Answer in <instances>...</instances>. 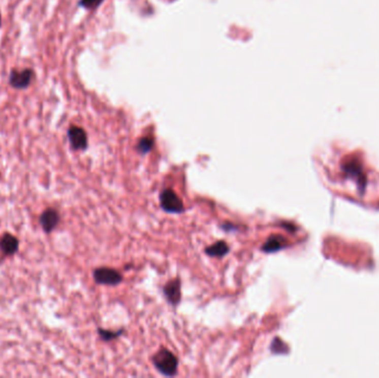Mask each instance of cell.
<instances>
[{
	"instance_id": "obj_15",
	"label": "cell",
	"mask_w": 379,
	"mask_h": 378,
	"mask_svg": "<svg viewBox=\"0 0 379 378\" xmlns=\"http://www.w3.org/2000/svg\"><path fill=\"white\" fill-rule=\"evenodd\" d=\"M0 27H2V15H0Z\"/></svg>"
},
{
	"instance_id": "obj_14",
	"label": "cell",
	"mask_w": 379,
	"mask_h": 378,
	"mask_svg": "<svg viewBox=\"0 0 379 378\" xmlns=\"http://www.w3.org/2000/svg\"><path fill=\"white\" fill-rule=\"evenodd\" d=\"M221 227H222V229H223L224 231H234V230L237 229L234 224H231V223H225V224H222Z\"/></svg>"
},
{
	"instance_id": "obj_13",
	"label": "cell",
	"mask_w": 379,
	"mask_h": 378,
	"mask_svg": "<svg viewBox=\"0 0 379 378\" xmlns=\"http://www.w3.org/2000/svg\"><path fill=\"white\" fill-rule=\"evenodd\" d=\"M103 2H105V0H80V2H79V6L87 10H94L96 8L99 7Z\"/></svg>"
},
{
	"instance_id": "obj_6",
	"label": "cell",
	"mask_w": 379,
	"mask_h": 378,
	"mask_svg": "<svg viewBox=\"0 0 379 378\" xmlns=\"http://www.w3.org/2000/svg\"><path fill=\"white\" fill-rule=\"evenodd\" d=\"M39 222L42 230H44L46 233H50V232H52L58 227V224L60 222V215L54 209H47L46 211L41 213Z\"/></svg>"
},
{
	"instance_id": "obj_12",
	"label": "cell",
	"mask_w": 379,
	"mask_h": 378,
	"mask_svg": "<svg viewBox=\"0 0 379 378\" xmlns=\"http://www.w3.org/2000/svg\"><path fill=\"white\" fill-rule=\"evenodd\" d=\"M98 333H99L100 337L103 340L110 341L121 336V334L123 333V329H120V331H117V332H112V331H107V329H103V328H98Z\"/></svg>"
},
{
	"instance_id": "obj_7",
	"label": "cell",
	"mask_w": 379,
	"mask_h": 378,
	"mask_svg": "<svg viewBox=\"0 0 379 378\" xmlns=\"http://www.w3.org/2000/svg\"><path fill=\"white\" fill-rule=\"evenodd\" d=\"M163 293L166 295L168 302L176 306L180 303L181 300V283L179 279H173L170 280L169 283L166 284L163 289Z\"/></svg>"
},
{
	"instance_id": "obj_10",
	"label": "cell",
	"mask_w": 379,
	"mask_h": 378,
	"mask_svg": "<svg viewBox=\"0 0 379 378\" xmlns=\"http://www.w3.org/2000/svg\"><path fill=\"white\" fill-rule=\"evenodd\" d=\"M230 252V246L228 243L224 241H217L216 243L212 244L211 246L205 248L206 255L211 256V258H223L226 254Z\"/></svg>"
},
{
	"instance_id": "obj_3",
	"label": "cell",
	"mask_w": 379,
	"mask_h": 378,
	"mask_svg": "<svg viewBox=\"0 0 379 378\" xmlns=\"http://www.w3.org/2000/svg\"><path fill=\"white\" fill-rule=\"evenodd\" d=\"M35 78L33 69H12L9 75V84L14 89L24 90L30 87Z\"/></svg>"
},
{
	"instance_id": "obj_8",
	"label": "cell",
	"mask_w": 379,
	"mask_h": 378,
	"mask_svg": "<svg viewBox=\"0 0 379 378\" xmlns=\"http://www.w3.org/2000/svg\"><path fill=\"white\" fill-rule=\"evenodd\" d=\"M0 249L7 256H12L19 249V240L12 234H5L0 240Z\"/></svg>"
},
{
	"instance_id": "obj_1",
	"label": "cell",
	"mask_w": 379,
	"mask_h": 378,
	"mask_svg": "<svg viewBox=\"0 0 379 378\" xmlns=\"http://www.w3.org/2000/svg\"><path fill=\"white\" fill-rule=\"evenodd\" d=\"M153 364L155 368L166 376H174L178 373V358L167 349H161L155 354L153 356Z\"/></svg>"
},
{
	"instance_id": "obj_2",
	"label": "cell",
	"mask_w": 379,
	"mask_h": 378,
	"mask_svg": "<svg viewBox=\"0 0 379 378\" xmlns=\"http://www.w3.org/2000/svg\"><path fill=\"white\" fill-rule=\"evenodd\" d=\"M160 205L163 211L168 213H174V214H178V213L184 211V205H183L182 200L171 188H166V190L161 192Z\"/></svg>"
},
{
	"instance_id": "obj_11",
	"label": "cell",
	"mask_w": 379,
	"mask_h": 378,
	"mask_svg": "<svg viewBox=\"0 0 379 378\" xmlns=\"http://www.w3.org/2000/svg\"><path fill=\"white\" fill-rule=\"evenodd\" d=\"M154 146V140L153 138H150V137H144L142 138L141 140H140L138 145H137V151L139 152L140 154H148L150 151H152V149H153Z\"/></svg>"
},
{
	"instance_id": "obj_5",
	"label": "cell",
	"mask_w": 379,
	"mask_h": 378,
	"mask_svg": "<svg viewBox=\"0 0 379 378\" xmlns=\"http://www.w3.org/2000/svg\"><path fill=\"white\" fill-rule=\"evenodd\" d=\"M68 139L73 150L84 151L88 148L87 132L80 127L71 125L68 129Z\"/></svg>"
},
{
	"instance_id": "obj_4",
	"label": "cell",
	"mask_w": 379,
	"mask_h": 378,
	"mask_svg": "<svg viewBox=\"0 0 379 378\" xmlns=\"http://www.w3.org/2000/svg\"><path fill=\"white\" fill-rule=\"evenodd\" d=\"M93 278L98 284L114 286L121 283L122 275L113 268L99 267L93 271Z\"/></svg>"
},
{
	"instance_id": "obj_9",
	"label": "cell",
	"mask_w": 379,
	"mask_h": 378,
	"mask_svg": "<svg viewBox=\"0 0 379 378\" xmlns=\"http://www.w3.org/2000/svg\"><path fill=\"white\" fill-rule=\"evenodd\" d=\"M286 240L280 235H273L268 237L267 241L263 244L262 251L265 253H275L286 247Z\"/></svg>"
}]
</instances>
